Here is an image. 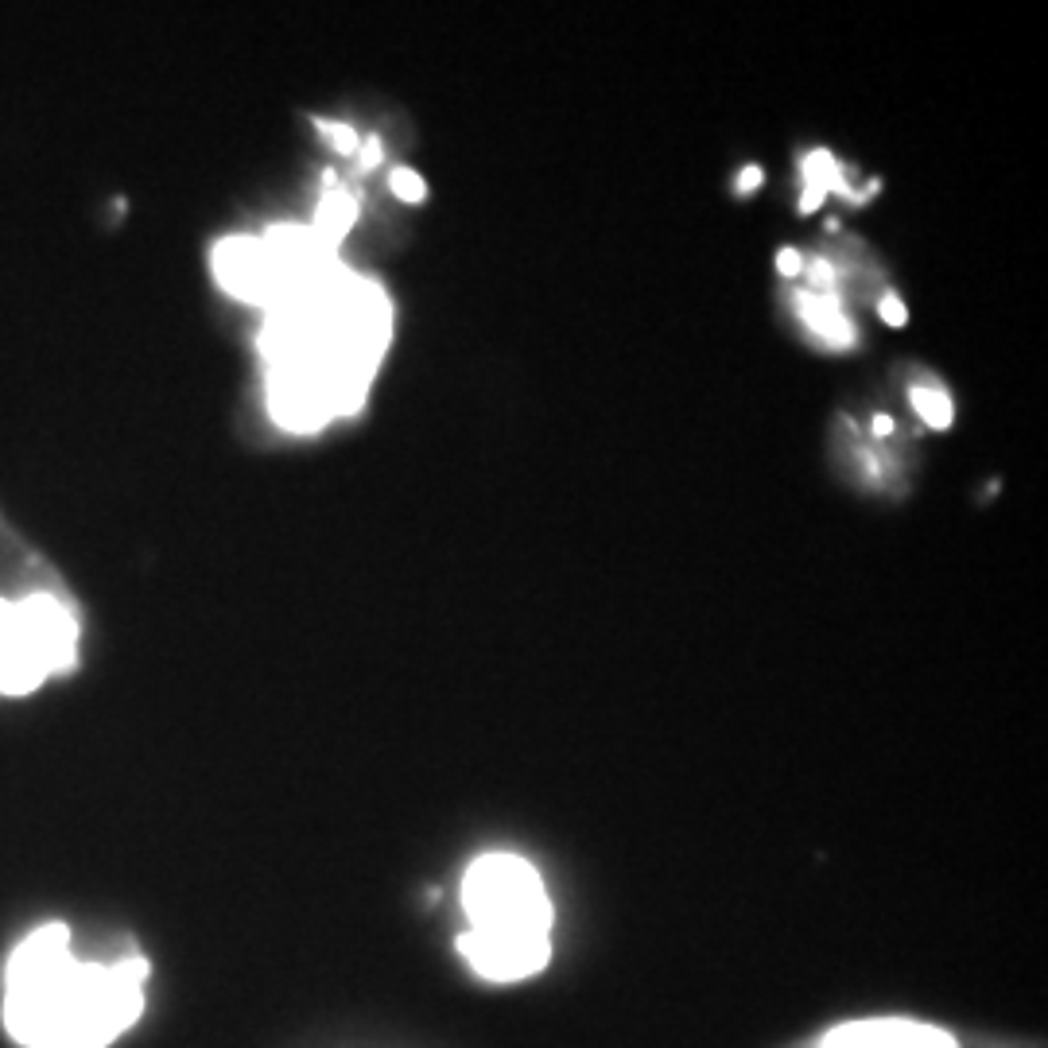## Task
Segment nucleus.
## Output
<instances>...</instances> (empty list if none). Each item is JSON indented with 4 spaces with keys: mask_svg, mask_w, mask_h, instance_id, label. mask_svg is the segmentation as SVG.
<instances>
[{
    "mask_svg": "<svg viewBox=\"0 0 1048 1048\" xmlns=\"http://www.w3.org/2000/svg\"><path fill=\"white\" fill-rule=\"evenodd\" d=\"M470 929L459 952L490 983H521L552 955V901L544 878L521 855H482L462 878Z\"/></svg>",
    "mask_w": 1048,
    "mask_h": 1048,
    "instance_id": "nucleus-3",
    "label": "nucleus"
},
{
    "mask_svg": "<svg viewBox=\"0 0 1048 1048\" xmlns=\"http://www.w3.org/2000/svg\"><path fill=\"white\" fill-rule=\"evenodd\" d=\"M377 156H381V144L369 140V144H366V151H361V164H366V167H369V164H377Z\"/></svg>",
    "mask_w": 1048,
    "mask_h": 1048,
    "instance_id": "nucleus-13",
    "label": "nucleus"
},
{
    "mask_svg": "<svg viewBox=\"0 0 1048 1048\" xmlns=\"http://www.w3.org/2000/svg\"><path fill=\"white\" fill-rule=\"evenodd\" d=\"M78 626L51 595L0 598V695H28L51 672H71Z\"/></svg>",
    "mask_w": 1048,
    "mask_h": 1048,
    "instance_id": "nucleus-4",
    "label": "nucleus"
},
{
    "mask_svg": "<svg viewBox=\"0 0 1048 1048\" xmlns=\"http://www.w3.org/2000/svg\"><path fill=\"white\" fill-rule=\"evenodd\" d=\"M913 405L916 412L924 416V423H932V428H947V423H952V400L940 389H932V385H916Z\"/></svg>",
    "mask_w": 1048,
    "mask_h": 1048,
    "instance_id": "nucleus-8",
    "label": "nucleus"
},
{
    "mask_svg": "<svg viewBox=\"0 0 1048 1048\" xmlns=\"http://www.w3.org/2000/svg\"><path fill=\"white\" fill-rule=\"evenodd\" d=\"M318 133L331 136V144L338 151H358V136H354V128H349V125H331V120H318Z\"/></svg>",
    "mask_w": 1048,
    "mask_h": 1048,
    "instance_id": "nucleus-10",
    "label": "nucleus"
},
{
    "mask_svg": "<svg viewBox=\"0 0 1048 1048\" xmlns=\"http://www.w3.org/2000/svg\"><path fill=\"white\" fill-rule=\"evenodd\" d=\"M882 315L890 318L893 326L905 323V307H901V303H898V295H885V300H882Z\"/></svg>",
    "mask_w": 1048,
    "mask_h": 1048,
    "instance_id": "nucleus-11",
    "label": "nucleus"
},
{
    "mask_svg": "<svg viewBox=\"0 0 1048 1048\" xmlns=\"http://www.w3.org/2000/svg\"><path fill=\"white\" fill-rule=\"evenodd\" d=\"M873 431H882V436H890V431H893L890 416H878V420H873Z\"/></svg>",
    "mask_w": 1048,
    "mask_h": 1048,
    "instance_id": "nucleus-15",
    "label": "nucleus"
},
{
    "mask_svg": "<svg viewBox=\"0 0 1048 1048\" xmlns=\"http://www.w3.org/2000/svg\"><path fill=\"white\" fill-rule=\"evenodd\" d=\"M269 405L284 428L315 431L358 412L389 346V300L331 261L272 303Z\"/></svg>",
    "mask_w": 1048,
    "mask_h": 1048,
    "instance_id": "nucleus-1",
    "label": "nucleus"
},
{
    "mask_svg": "<svg viewBox=\"0 0 1048 1048\" xmlns=\"http://www.w3.org/2000/svg\"><path fill=\"white\" fill-rule=\"evenodd\" d=\"M819 1048H955V1037L940 1025L909 1017H862L831 1029Z\"/></svg>",
    "mask_w": 1048,
    "mask_h": 1048,
    "instance_id": "nucleus-5",
    "label": "nucleus"
},
{
    "mask_svg": "<svg viewBox=\"0 0 1048 1048\" xmlns=\"http://www.w3.org/2000/svg\"><path fill=\"white\" fill-rule=\"evenodd\" d=\"M804 315H808V323L816 326L819 334H827L831 342H847L850 331H847V318L839 315V303L831 300V295H804Z\"/></svg>",
    "mask_w": 1048,
    "mask_h": 1048,
    "instance_id": "nucleus-7",
    "label": "nucleus"
},
{
    "mask_svg": "<svg viewBox=\"0 0 1048 1048\" xmlns=\"http://www.w3.org/2000/svg\"><path fill=\"white\" fill-rule=\"evenodd\" d=\"M392 191L400 195L405 202H423V195H428V187H423V179L416 171H408V167H400V171H392Z\"/></svg>",
    "mask_w": 1048,
    "mask_h": 1048,
    "instance_id": "nucleus-9",
    "label": "nucleus"
},
{
    "mask_svg": "<svg viewBox=\"0 0 1048 1048\" xmlns=\"http://www.w3.org/2000/svg\"><path fill=\"white\" fill-rule=\"evenodd\" d=\"M780 272L796 276V272H800V253H793V249H788V253H780Z\"/></svg>",
    "mask_w": 1048,
    "mask_h": 1048,
    "instance_id": "nucleus-12",
    "label": "nucleus"
},
{
    "mask_svg": "<svg viewBox=\"0 0 1048 1048\" xmlns=\"http://www.w3.org/2000/svg\"><path fill=\"white\" fill-rule=\"evenodd\" d=\"M354 214H358V207H354V199H349L346 191H331L323 202V210H318V238H326L331 245H338L342 233L354 226Z\"/></svg>",
    "mask_w": 1048,
    "mask_h": 1048,
    "instance_id": "nucleus-6",
    "label": "nucleus"
},
{
    "mask_svg": "<svg viewBox=\"0 0 1048 1048\" xmlns=\"http://www.w3.org/2000/svg\"><path fill=\"white\" fill-rule=\"evenodd\" d=\"M757 184H762V171H757V167H750V171L742 175V187H757Z\"/></svg>",
    "mask_w": 1048,
    "mask_h": 1048,
    "instance_id": "nucleus-14",
    "label": "nucleus"
},
{
    "mask_svg": "<svg viewBox=\"0 0 1048 1048\" xmlns=\"http://www.w3.org/2000/svg\"><path fill=\"white\" fill-rule=\"evenodd\" d=\"M151 963L136 952L90 960L66 921L32 929L0 971V1025L20 1048H109L148 1006Z\"/></svg>",
    "mask_w": 1048,
    "mask_h": 1048,
    "instance_id": "nucleus-2",
    "label": "nucleus"
}]
</instances>
